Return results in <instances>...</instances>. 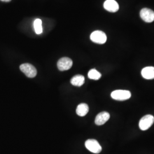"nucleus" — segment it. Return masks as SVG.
<instances>
[{"label":"nucleus","instance_id":"1","mask_svg":"<svg viewBox=\"0 0 154 154\" xmlns=\"http://www.w3.org/2000/svg\"><path fill=\"white\" fill-rule=\"evenodd\" d=\"M111 97L113 99L123 101L130 99L131 97V94L128 90H117L111 93Z\"/></svg>","mask_w":154,"mask_h":154},{"label":"nucleus","instance_id":"2","mask_svg":"<svg viewBox=\"0 0 154 154\" xmlns=\"http://www.w3.org/2000/svg\"><path fill=\"white\" fill-rule=\"evenodd\" d=\"M154 123V116L152 115H146L142 117L139 123L140 130L145 131L148 130Z\"/></svg>","mask_w":154,"mask_h":154},{"label":"nucleus","instance_id":"3","mask_svg":"<svg viewBox=\"0 0 154 154\" xmlns=\"http://www.w3.org/2000/svg\"><path fill=\"white\" fill-rule=\"evenodd\" d=\"M85 146L88 151L94 154H99L102 151V147L98 142L93 139L87 140L85 142Z\"/></svg>","mask_w":154,"mask_h":154},{"label":"nucleus","instance_id":"4","mask_svg":"<svg viewBox=\"0 0 154 154\" xmlns=\"http://www.w3.org/2000/svg\"><path fill=\"white\" fill-rule=\"evenodd\" d=\"M20 69L28 78H32L37 75V71L35 67L30 63H23L20 66Z\"/></svg>","mask_w":154,"mask_h":154},{"label":"nucleus","instance_id":"5","mask_svg":"<svg viewBox=\"0 0 154 154\" xmlns=\"http://www.w3.org/2000/svg\"><path fill=\"white\" fill-rule=\"evenodd\" d=\"M90 39L93 42L96 44H103L107 41V36L103 32L96 30L91 33Z\"/></svg>","mask_w":154,"mask_h":154},{"label":"nucleus","instance_id":"6","mask_svg":"<svg viewBox=\"0 0 154 154\" xmlns=\"http://www.w3.org/2000/svg\"><path fill=\"white\" fill-rule=\"evenodd\" d=\"M140 16L144 22H153L154 21V11L148 8H143L140 12Z\"/></svg>","mask_w":154,"mask_h":154},{"label":"nucleus","instance_id":"7","mask_svg":"<svg viewBox=\"0 0 154 154\" xmlns=\"http://www.w3.org/2000/svg\"><path fill=\"white\" fill-rule=\"evenodd\" d=\"M72 65V61L68 57H63L57 63V66L60 71H65L69 70Z\"/></svg>","mask_w":154,"mask_h":154},{"label":"nucleus","instance_id":"8","mask_svg":"<svg viewBox=\"0 0 154 154\" xmlns=\"http://www.w3.org/2000/svg\"><path fill=\"white\" fill-rule=\"evenodd\" d=\"M110 116L109 112L106 111H103L98 114L95 119V123L98 126H101L104 125L106 122L110 119Z\"/></svg>","mask_w":154,"mask_h":154},{"label":"nucleus","instance_id":"9","mask_svg":"<svg viewBox=\"0 0 154 154\" xmlns=\"http://www.w3.org/2000/svg\"><path fill=\"white\" fill-rule=\"evenodd\" d=\"M104 8L106 11L111 13H115L119 10V6L115 0H106L103 4Z\"/></svg>","mask_w":154,"mask_h":154},{"label":"nucleus","instance_id":"10","mask_svg":"<svg viewBox=\"0 0 154 154\" xmlns=\"http://www.w3.org/2000/svg\"><path fill=\"white\" fill-rule=\"evenodd\" d=\"M141 73L142 77L146 79H154V67H146L142 69Z\"/></svg>","mask_w":154,"mask_h":154},{"label":"nucleus","instance_id":"11","mask_svg":"<svg viewBox=\"0 0 154 154\" xmlns=\"http://www.w3.org/2000/svg\"><path fill=\"white\" fill-rule=\"evenodd\" d=\"M70 82L73 86L80 87L85 83V77L82 75H76L72 78Z\"/></svg>","mask_w":154,"mask_h":154},{"label":"nucleus","instance_id":"12","mask_svg":"<svg viewBox=\"0 0 154 154\" xmlns=\"http://www.w3.org/2000/svg\"><path fill=\"white\" fill-rule=\"evenodd\" d=\"M88 105L86 103H81L78 106L76 112L78 116H84L88 113Z\"/></svg>","mask_w":154,"mask_h":154},{"label":"nucleus","instance_id":"13","mask_svg":"<svg viewBox=\"0 0 154 154\" xmlns=\"http://www.w3.org/2000/svg\"><path fill=\"white\" fill-rule=\"evenodd\" d=\"M34 29L35 30V32L36 34H40L42 33V21L37 18L34 21Z\"/></svg>","mask_w":154,"mask_h":154},{"label":"nucleus","instance_id":"14","mask_svg":"<svg viewBox=\"0 0 154 154\" xmlns=\"http://www.w3.org/2000/svg\"><path fill=\"white\" fill-rule=\"evenodd\" d=\"M101 76V74L95 69H91L88 72V77L91 79L98 80Z\"/></svg>","mask_w":154,"mask_h":154},{"label":"nucleus","instance_id":"15","mask_svg":"<svg viewBox=\"0 0 154 154\" xmlns=\"http://www.w3.org/2000/svg\"><path fill=\"white\" fill-rule=\"evenodd\" d=\"M2 1H4V2H10L11 0H1Z\"/></svg>","mask_w":154,"mask_h":154}]
</instances>
